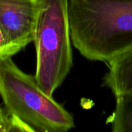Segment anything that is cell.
<instances>
[{
    "label": "cell",
    "instance_id": "277c9868",
    "mask_svg": "<svg viewBox=\"0 0 132 132\" xmlns=\"http://www.w3.org/2000/svg\"><path fill=\"white\" fill-rule=\"evenodd\" d=\"M39 0H0V26L12 55L34 40Z\"/></svg>",
    "mask_w": 132,
    "mask_h": 132
},
{
    "label": "cell",
    "instance_id": "8992f818",
    "mask_svg": "<svg viewBox=\"0 0 132 132\" xmlns=\"http://www.w3.org/2000/svg\"><path fill=\"white\" fill-rule=\"evenodd\" d=\"M115 108L109 118L114 132H132V95L115 98Z\"/></svg>",
    "mask_w": 132,
    "mask_h": 132
},
{
    "label": "cell",
    "instance_id": "6da1fadb",
    "mask_svg": "<svg viewBox=\"0 0 132 132\" xmlns=\"http://www.w3.org/2000/svg\"><path fill=\"white\" fill-rule=\"evenodd\" d=\"M73 46L86 59L109 63L132 48V0H69Z\"/></svg>",
    "mask_w": 132,
    "mask_h": 132
},
{
    "label": "cell",
    "instance_id": "52a82bcc",
    "mask_svg": "<svg viewBox=\"0 0 132 132\" xmlns=\"http://www.w3.org/2000/svg\"><path fill=\"white\" fill-rule=\"evenodd\" d=\"M0 132H34L33 130L13 115L6 108L0 107Z\"/></svg>",
    "mask_w": 132,
    "mask_h": 132
},
{
    "label": "cell",
    "instance_id": "ba28073f",
    "mask_svg": "<svg viewBox=\"0 0 132 132\" xmlns=\"http://www.w3.org/2000/svg\"><path fill=\"white\" fill-rule=\"evenodd\" d=\"M5 56H12L3 31L0 26V59Z\"/></svg>",
    "mask_w": 132,
    "mask_h": 132
},
{
    "label": "cell",
    "instance_id": "7a4b0ae2",
    "mask_svg": "<svg viewBox=\"0 0 132 132\" xmlns=\"http://www.w3.org/2000/svg\"><path fill=\"white\" fill-rule=\"evenodd\" d=\"M0 95L5 108L34 132H66L75 128L73 115L22 71L12 56L0 59Z\"/></svg>",
    "mask_w": 132,
    "mask_h": 132
},
{
    "label": "cell",
    "instance_id": "5b68a950",
    "mask_svg": "<svg viewBox=\"0 0 132 132\" xmlns=\"http://www.w3.org/2000/svg\"><path fill=\"white\" fill-rule=\"evenodd\" d=\"M103 84L114 97L132 95V48L117 56L109 63Z\"/></svg>",
    "mask_w": 132,
    "mask_h": 132
},
{
    "label": "cell",
    "instance_id": "3957f363",
    "mask_svg": "<svg viewBox=\"0 0 132 132\" xmlns=\"http://www.w3.org/2000/svg\"><path fill=\"white\" fill-rule=\"evenodd\" d=\"M69 0H39L34 43L35 77L49 96L63 83L73 67Z\"/></svg>",
    "mask_w": 132,
    "mask_h": 132
}]
</instances>
